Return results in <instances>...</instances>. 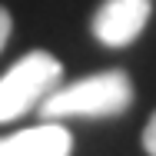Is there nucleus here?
<instances>
[{"instance_id": "3", "label": "nucleus", "mask_w": 156, "mask_h": 156, "mask_svg": "<svg viewBox=\"0 0 156 156\" xmlns=\"http://www.w3.org/2000/svg\"><path fill=\"white\" fill-rule=\"evenodd\" d=\"M153 17V0H103L93 13V33L106 47H129L146 30Z\"/></svg>"}, {"instance_id": "6", "label": "nucleus", "mask_w": 156, "mask_h": 156, "mask_svg": "<svg viewBox=\"0 0 156 156\" xmlns=\"http://www.w3.org/2000/svg\"><path fill=\"white\" fill-rule=\"evenodd\" d=\"M143 146H146L150 156H156V113L150 116V123H146V129H143Z\"/></svg>"}, {"instance_id": "1", "label": "nucleus", "mask_w": 156, "mask_h": 156, "mask_svg": "<svg viewBox=\"0 0 156 156\" xmlns=\"http://www.w3.org/2000/svg\"><path fill=\"white\" fill-rule=\"evenodd\" d=\"M133 106V80L126 70H100L76 83L57 87L37 110L43 120L66 116H120Z\"/></svg>"}, {"instance_id": "2", "label": "nucleus", "mask_w": 156, "mask_h": 156, "mask_svg": "<svg viewBox=\"0 0 156 156\" xmlns=\"http://www.w3.org/2000/svg\"><path fill=\"white\" fill-rule=\"evenodd\" d=\"M63 66L47 50H30L0 76V123L20 120L60 87Z\"/></svg>"}, {"instance_id": "4", "label": "nucleus", "mask_w": 156, "mask_h": 156, "mask_svg": "<svg viewBox=\"0 0 156 156\" xmlns=\"http://www.w3.org/2000/svg\"><path fill=\"white\" fill-rule=\"evenodd\" d=\"M70 150L73 136L53 120H47V126H30L0 140V156H70Z\"/></svg>"}, {"instance_id": "5", "label": "nucleus", "mask_w": 156, "mask_h": 156, "mask_svg": "<svg viewBox=\"0 0 156 156\" xmlns=\"http://www.w3.org/2000/svg\"><path fill=\"white\" fill-rule=\"evenodd\" d=\"M10 30H13V17H10V10H7V7H0V50L7 47Z\"/></svg>"}]
</instances>
